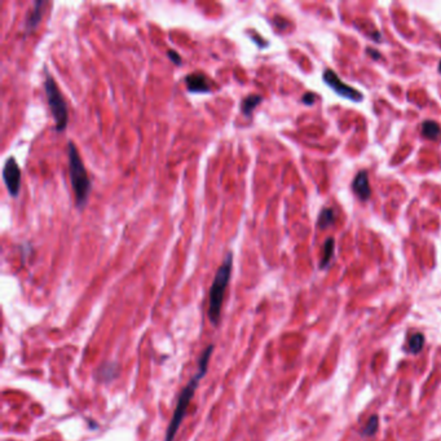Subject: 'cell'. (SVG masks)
Segmentation results:
<instances>
[{"label":"cell","instance_id":"1","mask_svg":"<svg viewBox=\"0 0 441 441\" xmlns=\"http://www.w3.org/2000/svg\"><path fill=\"white\" fill-rule=\"evenodd\" d=\"M212 351H214V345H209L203 351L202 356L199 357L198 361V371L195 373V375L193 376L189 380L185 388L183 390V392L180 393V396L178 399V405H176V409L173 411L172 419H171L170 424H168V428H167L166 432V438L164 441H173L178 430L180 428L181 423H183V419H184L185 414H187L188 406H189L190 401H192L193 396H194V392L198 387L201 379L203 378V375L207 371V366H209L210 357H211Z\"/></svg>","mask_w":441,"mask_h":441},{"label":"cell","instance_id":"11","mask_svg":"<svg viewBox=\"0 0 441 441\" xmlns=\"http://www.w3.org/2000/svg\"><path fill=\"white\" fill-rule=\"evenodd\" d=\"M422 133L430 140H438L441 136V128L436 122L426 121L422 126Z\"/></svg>","mask_w":441,"mask_h":441},{"label":"cell","instance_id":"20","mask_svg":"<svg viewBox=\"0 0 441 441\" xmlns=\"http://www.w3.org/2000/svg\"><path fill=\"white\" fill-rule=\"evenodd\" d=\"M438 70H440V73H441V61H440V65H438Z\"/></svg>","mask_w":441,"mask_h":441},{"label":"cell","instance_id":"12","mask_svg":"<svg viewBox=\"0 0 441 441\" xmlns=\"http://www.w3.org/2000/svg\"><path fill=\"white\" fill-rule=\"evenodd\" d=\"M261 100H263V97L260 95H250L246 99H243L242 104H241V110L245 115H251L254 109L260 104Z\"/></svg>","mask_w":441,"mask_h":441},{"label":"cell","instance_id":"18","mask_svg":"<svg viewBox=\"0 0 441 441\" xmlns=\"http://www.w3.org/2000/svg\"><path fill=\"white\" fill-rule=\"evenodd\" d=\"M313 101H314V95L313 94H307L306 96L303 97V102H306V104H308V105L313 104Z\"/></svg>","mask_w":441,"mask_h":441},{"label":"cell","instance_id":"5","mask_svg":"<svg viewBox=\"0 0 441 441\" xmlns=\"http://www.w3.org/2000/svg\"><path fill=\"white\" fill-rule=\"evenodd\" d=\"M3 181L12 197H17L21 189V168L13 157H9L3 167Z\"/></svg>","mask_w":441,"mask_h":441},{"label":"cell","instance_id":"16","mask_svg":"<svg viewBox=\"0 0 441 441\" xmlns=\"http://www.w3.org/2000/svg\"><path fill=\"white\" fill-rule=\"evenodd\" d=\"M378 424H379L378 417L371 416L370 419H369L368 423H366V426H365V428H364V435L373 436L374 433L376 432V430H378Z\"/></svg>","mask_w":441,"mask_h":441},{"label":"cell","instance_id":"17","mask_svg":"<svg viewBox=\"0 0 441 441\" xmlns=\"http://www.w3.org/2000/svg\"><path fill=\"white\" fill-rule=\"evenodd\" d=\"M167 56L170 57L171 61H172L173 64H176V65H181V56L176 51H173V49H168Z\"/></svg>","mask_w":441,"mask_h":441},{"label":"cell","instance_id":"10","mask_svg":"<svg viewBox=\"0 0 441 441\" xmlns=\"http://www.w3.org/2000/svg\"><path fill=\"white\" fill-rule=\"evenodd\" d=\"M116 371H118V366L114 362H108V364L102 365L101 368L97 370L96 376L99 380L109 382V380L114 379V376L116 375Z\"/></svg>","mask_w":441,"mask_h":441},{"label":"cell","instance_id":"2","mask_svg":"<svg viewBox=\"0 0 441 441\" xmlns=\"http://www.w3.org/2000/svg\"><path fill=\"white\" fill-rule=\"evenodd\" d=\"M233 269V254L228 252L223 264L218 268L209 294V318L214 325H218L220 321L221 308H223L224 295L229 283L230 275Z\"/></svg>","mask_w":441,"mask_h":441},{"label":"cell","instance_id":"14","mask_svg":"<svg viewBox=\"0 0 441 441\" xmlns=\"http://www.w3.org/2000/svg\"><path fill=\"white\" fill-rule=\"evenodd\" d=\"M335 221V215H334V211L331 209H325L321 212L320 219H318V226L321 229H325L329 225L334 224Z\"/></svg>","mask_w":441,"mask_h":441},{"label":"cell","instance_id":"7","mask_svg":"<svg viewBox=\"0 0 441 441\" xmlns=\"http://www.w3.org/2000/svg\"><path fill=\"white\" fill-rule=\"evenodd\" d=\"M185 84L192 94H207L211 91L207 77L202 73H192L185 78Z\"/></svg>","mask_w":441,"mask_h":441},{"label":"cell","instance_id":"3","mask_svg":"<svg viewBox=\"0 0 441 441\" xmlns=\"http://www.w3.org/2000/svg\"><path fill=\"white\" fill-rule=\"evenodd\" d=\"M68 158L69 172H70L71 187H73L74 195H75V202H77L78 207H83L87 202L91 190H92V183H91V179L88 178L87 170L83 164L79 152L73 141H69Z\"/></svg>","mask_w":441,"mask_h":441},{"label":"cell","instance_id":"13","mask_svg":"<svg viewBox=\"0 0 441 441\" xmlns=\"http://www.w3.org/2000/svg\"><path fill=\"white\" fill-rule=\"evenodd\" d=\"M424 345V337L423 334L417 333L414 334L413 337H410L409 339V352L410 354H418Z\"/></svg>","mask_w":441,"mask_h":441},{"label":"cell","instance_id":"9","mask_svg":"<svg viewBox=\"0 0 441 441\" xmlns=\"http://www.w3.org/2000/svg\"><path fill=\"white\" fill-rule=\"evenodd\" d=\"M354 190L360 199L366 201L370 197V185H369V176L366 171H360L354 180Z\"/></svg>","mask_w":441,"mask_h":441},{"label":"cell","instance_id":"19","mask_svg":"<svg viewBox=\"0 0 441 441\" xmlns=\"http://www.w3.org/2000/svg\"><path fill=\"white\" fill-rule=\"evenodd\" d=\"M368 52H369V53L371 54V56L374 57V58H378V57H379V54H376V53H375V51H374V49L369 48V49H368Z\"/></svg>","mask_w":441,"mask_h":441},{"label":"cell","instance_id":"4","mask_svg":"<svg viewBox=\"0 0 441 441\" xmlns=\"http://www.w3.org/2000/svg\"><path fill=\"white\" fill-rule=\"evenodd\" d=\"M44 91L49 109H51L52 115L54 118V123H56V131L61 132V131L65 130L69 122L68 105H66L61 91L57 87L56 80L47 69H45L44 74Z\"/></svg>","mask_w":441,"mask_h":441},{"label":"cell","instance_id":"8","mask_svg":"<svg viewBox=\"0 0 441 441\" xmlns=\"http://www.w3.org/2000/svg\"><path fill=\"white\" fill-rule=\"evenodd\" d=\"M47 6L45 2H35L34 7H33L30 11H28L27 16L25 18V33L34 32L37 26L39 25L40 21H42L43 13H44V7Z\"/></svg>","mask_w":441,"mask_h":441},{"label":"cell","instance_id":"6","mask_svg":"<svg viewBox=\"0 0 441 441\" xmlns=\"http://www.w3.org/2000/svg\"><path fill=\"white\" fill-rule=\"evenodd\" d=\"M324 80H325L326 84H328L330 88H333L339 96L345 97V99L352 100V101H356V102L361 101V100L364 99L361 92H359V91L355 90V88L349 87V85L344 84L337 74L334 73L333 70H330V69L324 71Z\"/></svg>","mask_w":441,"mask_h":441},{"label":"cell","instance_id":"15","mask_svg":"<svg viewBox=\"0 0 441 441\" xmlns=\"http://www.w3.org/2000/svg\"><path fill=\"white\" fill-rule=\"evenodd\" d=\"M333 251H334V241L330 238V240L326 241L325 246H324L322 261H321V267H322V268L325 266H328V263L330 261L331 255H333Z\"/></svg>","mask_w":441,"mask_h":441}]
</instances>
